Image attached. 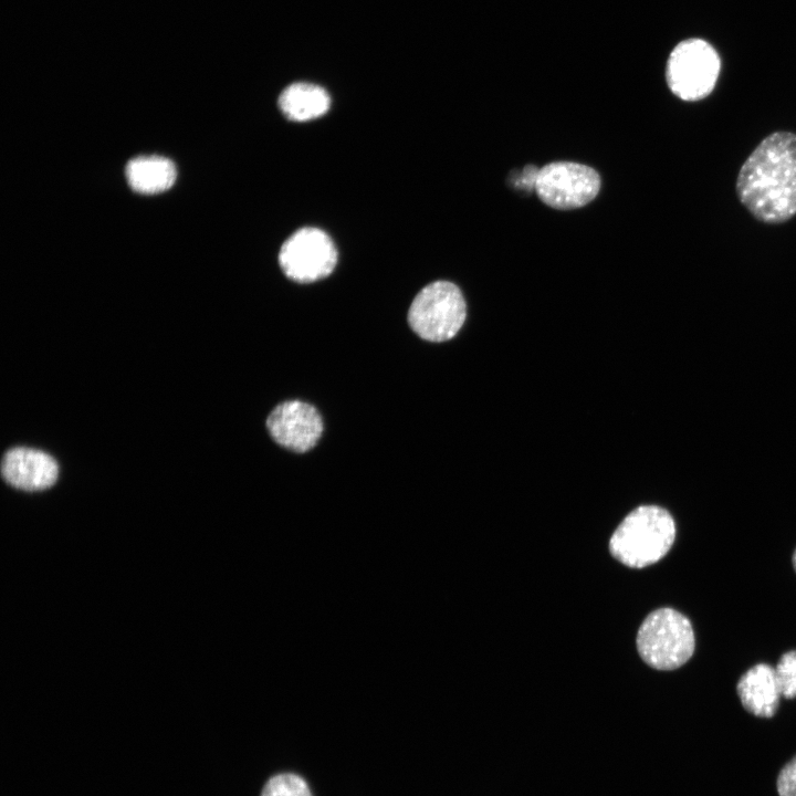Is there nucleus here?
<instances>
[{"instance_id": "obj_1", "label": "nucleus", "mask_w": 796, "mask_h": 796, "mask_svg": "<svg viewBox=\"0 0 796 796\" xmlns=\"http://www.w3.org/2000/svg\"><path fill=\"white\" fill-rule=\"evenodd\" d=\"M736 195L762 222L782 223L796 214V134L775 132L755 147L739 171Z\"/></svg>"}, {"instance_id": "obj_8", "label": "nucleus", "mask_w": 796, "mask_h": 796, "mask_svg": "<svg viewBox=\"0 0 796 796\" xmlns=\"http://www.w3.org/2000/svg\"><path fill=\"white\" fill-rule=\"evenodd\" d=\"M266 428L280 446L291 451L306 452L317 444L324 426L314 406L301 400H287L269 413Z\"/></svg>"}, {"instance_id": "obj_11", "label": "nucleus", "mask_w": 796, "mask_h": 796, "mask_svg": "<svg viewBox=\"0 0 796 796\" xmlns=\"http://www.w3.org/2000/svg\"><path fill=\"white\" fill-rule=\"evenodd\" d=\"M126 177L129 186L140 193H157L167 190L176 180L175 164L160 156H139L128 161Z\"/></svg>"}, {"instance_id": "obj_15", "label": "nucleus", "mask_w": 796, "mask_h": 796, "mask_svg": "<svg viewBox=\"0 0 796 796\" xmlns=\"http://www.w3.org/2000/svg\"><path fill=\"white\" fill-rule=\"evenodd\" d=\"M777 792L779 796H796V756L782 768L777 777Z\"/></svg>"}, {"instance_id": "obj_16", "label": "nucleus", "mask_w": 796, "mask_h": 796, "mask_svg": "<svg viewBox=\"0 0 796 796\" xmlns=\"http://www.w3.org/2000/svg\"><path fill=\"white\" fill-rule=\"evenodd\" d=\"M792 562H793L794 569L796 572V549L794 551Z\"/></svg>"}, {"instance_id": "obj_7", "label": "nucleus", "mask_w": 796, "mask_h": 796, "mask_svg": "<svg viewBox=\"0 0 796 796\" xmlns=\"http://www.w3.org/2000/svg\"><path fill=\"white\" fill-rule=\"evenodd\" d=\"M337 251L329 235L317 228H302L281 247L279 263L284 274L296 282L310 283L329 275Z\"/></svg>"}, {"instance_id": "obj_4", "label": "nucleus", "mask_w": 796, "mask_h": 796, "mask_svg": "<svg viewBox=\"0 0 796 796\" xmlns=\"http://www.w3.org/2000/svg\"><path fill=\"white\" fill-rule=\"evenodd\" d=\"M467 305L460 289L449 281L426 285L413 298L408 311L411 329L428 342L451 339L462 327Z\"/></svg>"}, {"instance_id": "obj_2", "label": "nucleus", "mask_w": 796, "mask_h": 796, "mask_svg": "<svg viewBox=\"0 0 796 796\" xmlns=\"http://www.w3.org/2000/svg\"><path fill=\"white\" fill-rule=\"evenodd\" d=\"M674 537V521L666 509L641 505L618 525L610 537L609 551L624 565L642 568L660 561Z\"/></svg>"}, {"instance_id": "obj_14", "label": "nucleus", "mask_w": 796, "mask_h": 796, "mask_svg": "<svg viewBox=\"0 0 796 796\" xmlns=\"http://www.w3.org/2000/svg\"><path fill=\"white\" fill-rule=\"evenodd\" d=\"M775 672L782 696L796 698V650L782 654Z\"/></svg>"}, {"instance_id": "obj_6", "label": "nucleus", "mask_w": 796, "mask_h": 796, "mask_svg": "<svg viewBox=\"0 0 796 796\" xmlns=\"http://www.w3.org/2000/svg\"><path fill=\"white\" fill-rule=\"evenodd\" d=\"M534 189L538 198L554 209H576L597 196L600 177L586 165L555 161L538 170Z\"/></svg>"}, {"instance_id": "obj_3", "label": "nucleus", "mask_w": 796, "mask_h": 796, "mask_svg": "<svg viewBox=\"0 0 796 796\" xmlns=\"http://www.w3.org/2000/svg\"><path fill=\"white\" fill-rule=\"evenodd\" d=\"M642 660L657 670H674L693 654L695 639L690 620L672 608H659L642 621L637 633Z\"/></svg>"}, {"instance_id": "obj_13", "label": "nucleus", "mask_w": 796, "mask_h": 796, "mask_svg": "<svg viewBox=\"0 0 796 796\" xmlns=\"http://www.w3.org/2000/svg\"><path fill=\"white\" fill-rule=\"evenodd\" d=\"M261 796H313L306 782L293 773L272 776L264 785Z\"/></svg>"}, {"instance_id": "obj_9", "label": "nucleus", "mask_w": 796, "mask_h": 796, "mask_svg": "<svg viewBox=\"0 0 796 796\" xmlns=\"http://www.w3.org/2000/svg\"><path fill=\"white\" fill-rule=\"evenodd\" d=\"M1 473L3 479L17 489L41 491L55 483L59 465L43 451L19 447L6 452Z\"/></svg>"}, {"instance_id": "obj_10", "label": "nucleus", "mask_w": 796, "mask_h": 796, "mask_svg": "<svg viewBox=\"0 0 796 796\" xmlns=\"http://www.w3.org/2000/svg\"><path fill=\"white\" fill-rule=\"evenodd\" d=\"M736 693L743 708L755 716L772 718L782 696L775 668L757 663L739 680Z\"/></svg>"}, {"instance_id": "obj_5", "label": "nucleus", "mask_w": 796, "mask_h": 796, "mask_svg": "<svg viewBox=\"0 0 796 796\" xmlns=\"http://www.w3.org/2000/svg\"><path fill=\"white\" fill-rule=\"evenodd\" d=\"M721 70L715 49L702 39H688L672 50L667 61L666 80L670 91L687 102L711 94Z\"/></svg>"}, {"instance_id": "obj_12", "label": "nucleus", "mask_w": 796, "mask_h": 796, "mask_svg": "<svg viewBox=\"0 0 796 796\" xmlns=\"http://www.w3.org/2000/svg\"><path fill=\"white\" fill-rule=\"evenodd\" d=\"M331 105L328 93L311 83H293L283 90L279 106L291 121L305 122L324 115Z\"/></svg>"}]
</instances>
